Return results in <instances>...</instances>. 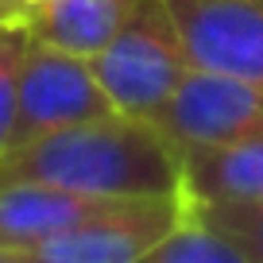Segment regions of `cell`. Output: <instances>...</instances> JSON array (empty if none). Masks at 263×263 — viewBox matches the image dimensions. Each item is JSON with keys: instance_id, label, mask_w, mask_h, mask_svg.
Instances as JSON below:
<instances>
[{"instance_id": "1", "label": "cell", "mask_w": 263, "mask_h": 263, "mask_svg": "<svg viewBox=\"0 0 263 263\" xmlns=\"http://www.w3.org/2000/svg\"><path fill=\"white\" fill-rule=\"evenodd\" d=\"M8 178L47 182L85 197H147L178 194L182 159L151 120L108 112L8 151L0 159V182Z\"/></svg>"}, {"instance_id": "2", "label": "cell", "mask_w": 263, "mask_h": 263, "mask_svg": "<svg viewBox=\"0 0 263 263\" xmlns=\"http://www.w3.org/2000/svg\"><path fill=\"white\" fill-rule=\"evenodd\" d=\"M116 112L151 120L174 85L194 70L182 27L166 0H140L120 31L89 58Z\"/></svg>"}, {"instance_id": "3", "label": "cell", "mask_w": 263, "mask_h": 263, "mask_svg": "<svg viewBox=\"0 0 263 263\" xmlns=\"http://www.w3.org/2000/svg\"><path fill=\"white\" fill-rule=\"evenodd\" d=\"M186 194L116 197L54 236L24 244L8 263H143L147 252L174 229Z\"/></svg>"}, {"instance_id": "4", "label": "cell", "mask_w": 263, "mask_h": 263, "mask_svg": "<svg viewBox=\"0 0 263 263\" xmlns=\"http://www.w3.org/2000/svg\"><path fill=\"white\" fill-rule=\"evenodd\" d=\"M108 112H116V108L108 101V93L101 89L89 58L58 50L39 39H27L8 151H20L27 143L50 136V132L74 128V124L97 120Z\"/></svg>"}, {"instance_id": "5", "label": "cell", "mask_w": 263, "mask_h": 263, "mask_svg": "<svg viewBox=\"0 0 263 263\" xmlns=\"http://www.w3.org/2000/svg\"><path fill=\"white\" fill-rule=\"evenodd\" d=\"M151 124L182 159L186 151L217 147V143H229L236 136H244V132L259 128L263 89L240 82V78L194 66L174 85L171 97L159 105Z\"/></svg>"}, {"instance_id": "6", "label": "cell", "mask_w": 263, "mask_h": 263, "mask_svg": "<svg viewBox=\"0 0 263 263\" xmlns=\"http://www.w3.org/2000/svg\"><path fill=\"white\" fill-rule=\"evenodd\" d=\"M190 62L263 89V0H166Z\"/></svg>"}, {"instance_id": "7", "label": "cell", "mask_w": 263, "mask_h": 263, "mask_svg": "<svg viewBox=\"0 0 263 263\" xmlns=\"http://www.w3.org/2000/svg\"><path fill=\"white\" fill-rule=\"evenodd\" d=\"M182 194L201 205L263 201V124L229 143L182 155Z\"/></svg>"}, {"instance_id": "8", "label": "cell", "mask_w": 263, "mask_h": 263, "mask_svg": "<svg viewBox=\"0 0 263 263\" xmlns=\"http://www.w3.org/2000/svg\"><path fill=\"white\" fill-rule=\"evenodd\" d=\"M140 0H31L24 27L31 39L93 58L132 16Z\"/></svg>"}, {"instance_id": "9", "label": "cell", "mask_w": 263, "mask_h": 263, "mask_svg": "<svg viewBox=\"0 0 263 263\" xmlns=\"http://www.w3.org/2000/svg\"><path fill=\"white\" fill-rule=\"evenodd\" d=\"M143 263H244L240 252L213 232L201 217L194 213V205H182V217L174 221V229L159 240L155 248L147 252Z\"/></svg>"}, {"instance_id": "10", "label": "cell", "mask_w": 263, "mask_h": 263, "mask_svg": "<svg viewBox=\"0 0 263 263\" xmlns=\"http://www.w3.org/2000/svg\"><path fill=\"white\" fill-rule=\"evenodd\" d=\"M190 205H194V213L201 217L209 229L221 232V236L236 248L244 263H263V201H224V205L190 201Z\"/></svg>"}, {"instance_id": "11", "label": "cell", "mask_w": 263, "mask_h": 263, "mask_svg": "<svg viewBox=\"0 0 263 263\" xmlns=\"http://www.w3.org/2000/svg\"><path fill=\"white\" fill-rule=\"evenodd\" d=\"M24 24H0V159L8 155V136L16 124V93H20V66L27 50Z\"/></svg>"}, {"instance_id": "12", "label": "cell", "mask_w": 263, "mask_h": 263, "mask_svg": "<svg viewBox=\"0 0 263 263\" xmlns=\"http://www.w3.org/2000/svg\"><path fill=\"white\" fill-rule=\"evenodd\" d=\"M27 0H0V24H24Z\"/></svg>"}, {"instance_id": "13", "label": "cell", "mask_w": 263, "mask_h": 263, "mask_svg": "<svg viewBox=\"0 0 263 263\" xmlns=\"http://www.w3.org/2000/svg\"><path fill=\"white\" fill-rule=\"evenodd\" d=\"M27 4H31V0H27Z\"/></svg>"}]
</instances>
